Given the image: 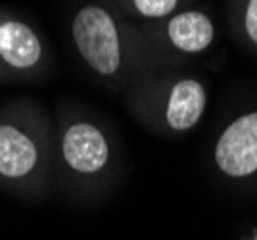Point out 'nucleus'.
Segmentation results:
<instances>
[{"instance_id":"obj_6","label":"nucleus","mask_w":257,"mask_h":240,"mask_svg":"<svg viewBox=\"0 0 257 240\" xmlns=\"http://www.w3.org/2000/svg\"><path fill=\"white\" fill-rule=\"evenodd\" d=\"M165 35L182 54H200L213 44L215 25L205 12L184 10L167 20Z\"/></svg>"},{"instance_id":"obj_5","label":"nucleus","mask_w":257,"mask_h":240,"mask_svg":"<svg viewBox=\"0 0 257 240\" xmlns=\"http://www.w3.org/2000/svg\"><path fill=\"white\" fill-rule=\"evenodd\" d=\"M39 148L27 133L14 123H0V177L20 181L35 171Z\"/></svg>"},{"instance_id":"obj_1","label":"nucleus","mask_w":257,"mask_h":240,"mask_svg":"<svg viewBox=\"0 0 257 240\" xmlns=\"http://www.w3.org/2000/svg\"><path fill=\"white\" fill-rule=\"evenodd\" d=\"M71 37L79 56L94 73L113 77L123 64V43L115 18L98 4L79 8L71 23Z\"/></svg>"},{"instance_id":"obj_9","label":"nucleus","mask_w":257,"mask_h":240,"mask_svg":"<svg viewBox=\"0 0 257 240\" xmlns=\"http://www.w3.org/2000/svg\"><path fill=\"white\" fill-rule=\"evenodd\" d=\"M242 25L249 43L257 46V0H246L242 10Z\"/></svg>"},{"instance_id":"obj_2","label":"nucleus","mask_w":257,"mask_h":240,"mask_svg":"<svg viewBox=\"0 0 257 240\" xmlns=\"http://www.w3.org/2000/svg\"><path fill=\"white\" fill-rule=\"evenodd\" d=\"M215 164L221 173L244 179L257 173V111L230 121L215 144Z\"/></svg>"},{"instance_id":"obj_8","label":"nucleus","mask_w":257,"mask_h":240,"mask_svg":"<svg viewBox=\"0 0 257 240\" xmlns=\"http://www.w3.org/2000/svg\"><path fill=\"white\" fill-rule=\"evenodd\" d=\"M179 2L181 0H131V6L142 18L160 20V18H171Z\"/></svg>"},{"instance_id":"obj_7","label":"nucleus","mask_w":257,"mask_h":240,"mask_svg":"<svg viewBox=\"0 0 257 240\" xmlns=\"http://www.w3.org/2000/svg\"><path fill=\"white\" fill-rule=\"evenodd\" d=\"M43 58V44L37 33L20 20L0 23V60L18 71L35 67Z\"/></svg>"},{"instance_id":"obj_4","label":"nucleus","mask_w":257,"mask_h":240,"mask_svg":"<svg viewBox=\"0 0 257 240\" xmlns=\"http://www.w3.org/2000/svg\"><path fill=\"white\" fill-rule=\"evenodd\" d=\"M205 106H207V92L204 85L192 77L179 79L167 92L165 123L171 131H190L200 123Z\"/></svg>"},{"instance_id":"obj_3","label":"nucleus","mask_w":257,"mask_h":240,"mask_svg":"<svg viewBox=\"0 0 257 240\" xmlns=\"http://www.w3.org/2000/svg\"><path fill=\"white\" fill-rule=\"evenodd\" d=\"M62 158L79 175H94L109 162V142L104 131L90 121H75L62 135Z\"/></svg>"}]
</instances>
